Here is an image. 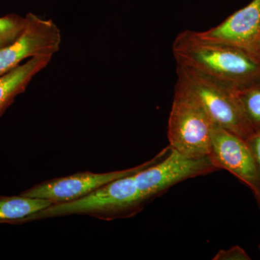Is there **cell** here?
<instances>
[{
    "label": "cell",
    "mask_w": 260,
    "mask_h": 260,
    "mask_svg": "<svg viewBox=\"0 0 260 260\" xmlns=\"http://www.w3.org/2000/svg\"><path fill=\"white\" fill-rule=\"evenodd\" d=\"M172 52L177 66L194 70L233 90L260 80L259 56L206 42L193 30H184L176 37Z\"/></svg>",
    "instance_id": "obj_1"
},
{
    "label": "cell",
    "mask_w": 260,
    "mask_h": 260,
    "mask_svg": "<svg viewBox=\"0 0 260 260\" xmlns=\"http://www.w3.org/2000/svg\"><path fill=\"white\" fill-rule=\"evenodd\" d=\"M213 122L200 102L180 84H176L169 121L171 148L184 156L209 155Z\"/></svg>",
    "instance_id": "obj_2"
},
{
    "label": "cell",
    "mask_w": 260,
    "mask_h": 260,
    "mask_svg": "<svg viewBox=\"0 0 260 260\" xmlns=\"http://www.w3.org/2000/svg\"><path fill=\"white\" fill-rule=\"evenodd\" d=\"M177 82L200 102L214 124L247 140L254 133L233 89L194 70L177 65Z\"/></svg>",
    "instance_id": "obj_3"
},
{
    "label": "cell",
    "mask_w": 260,
    "mask_h": 260,
    "mask_svg": "<svg viewBox=\"0 0 260 260\" xmlns=\"http://www.w3.org/2000/svg\"><path fill=\"white\" fill-rule=\"evenodd\" d=\"M134 175L116 179L74 201L51 205L32 215L30 220L77 214L112 215L133 211L147 201L137 186Z\"/></svg>",
    "instance_id": "obj_4"
},
{
    "label": "cell",
    "mask_w": 260,
    "mask_h": 260,
    "mask_svg": "<svg viewBox=\"0 0 260 260\" xmlns=\"http://www.w3.org/2000/svg\"><path fill=\"white\" fill-rule=\"evenodd\" d=\"M170 150L171 147L169 145L151 160L126 170L102 174L89 172H80L68 177L56 178L52 180L45 181L32 186L21 194L29 198L48 200L52 204L74 201L108 183L120 178L133 175L147 167L156 164L167 156Z\"/></svg>",
    "instance_id": "obj_5"
},
{
    "label": "cell",
    "mask_w": 260,
    "mask_h": 260,
    "mask_svg": "<svg viewBox=\"0 0 260 260\" xmlns=\"http://www.w3.org/2000/svg\"><path fill=\"white\" fill-rule=\"evenodd\" d=\"M216 171L208 156L188 158L172 148L162 160L137 173L134 177L140 192L148 200L164 194L181 181Z\"/></svg>",
    "instance_id": "obj_6"
},
{
    "label": "cell",
    "mask_w": 260,
    "mask_h": 260,
    "mask_svg": "<svg viewBox=\"0 0 260 260\" xmlns=\"http://www.w3.org/2000/svg\"><path fill=\"white\" fill-rule=\"evenodd\" d=\"M218 170L224 169L246 184L256 198L260 191V172L247 140L214 124L211 149L208 155Z\"/></svg>",
    "instance_id": "obj_7"
},
{
    "label": "cell",
    "mask_w": 260,
    "mask_h": 260,
    "mask_svg": "<svg viewBox=\"0 0 260 260\" xmlns=\"http://www.w3.org/2000/svg\"><path fill=\"white\" fill-rule=\"evenodd\" d=\"M26 25L20 37L0 49V76L15 69L25 59L54 56L60 49V29L52 20L32 13L25 15Z\"/></svg>",
    "instance_id": "obj_8"
},
{
    "label": "cell",
    "mask_w": 260,
    "mask_h": 260,
    "mask_svg": "<svg viewBox=\"0 0 260 260\" xmlns=\"http://www.w3.org/2000/svg\"><path fill=\"white\" fill-rule=\"evenodd\" d=\"M195 34L206 42L238 48L259 56L260 0H252L217 26Z\"/></svg>",
    "instance_id": "obj_9"
},
{
    "label": "cell",
    "mask_w": 260,
    "mask_h": 260,
    "mask_svg": "<svg viewBox=\"0 0 260 260\" xmlns=\"http://www.w3.org/2000/svg\"><path fill=\"white\" fill-rule=\"evenodd\" d=\"M52 56H38L22 63L15 69L0 76V116L24 93L34 77L52 59Z\"/></svg>",
    "instance_id": "obj_10"
},
{
    "label": "cell",
    "mask_w": 260,
    "mask_h": 260,
    "mask_svg": "<svg viewBox=\"0 0 260 260\" xmlns=\"http://www.w3.org/2000/svg\"><path fill=\"white\" fill-rule=\"evenodd\" d=\"M53 205L48 200L20 196H0V223H22Z\"/></svg>",
    "instance_id": "obj_11"
},
{
    "label": "cell",
    "mask_w": 260,
    "mask_h": 260,
    "mask_svg": "<svg viewBox=\"0 0 260 260\" xmlns=\"http://www.w3.org/2000/svg\"><path fill=\"white\" fill-rule=\"evenodd\" d=\"M238 102L253 133L260 132V80L234 90Z\"/></svg>",
    "instance_id": "obj_12"
},
{
    "label": "cell",
    "mask_w": 260,
    "mask_h": 260,
    "mask_svg": "<svg viewBox=\"0 0 260 260\" xmlns=\"http://www.w3.org/2000/svg\"><path fill=\"white\" fill-rule=\"evenodd\" d=\"M26 17L8 14L0 18V49L16 40L26 25Z\"/></svg>",
    "instance_id": "obj_13"
},
{
    "label": "cell",
    "mask_w": 260,
    "mask_h": 260,
    "mask_svg": "<svg viewBox=\"0 0 260 260\" xmlns=\"http://www.w3.org/2000/svg\"><path fill=\"white\" fill-rule=\"evenodd\" d=\"M213 260H250L251 257L243 248L234 246L229 249H220L214 256Z\"/></svg>",
    "instance_id": "obj_14"
},
{
    "label": "cell",
    "mask_w": 260,
    "mask_h": 260,
    "mask_svg": "<svg viewBox=\"0 0 260 260\" xmlns=\"http://www.w3.org/2000/svg\"><path fill=\"white\" fill-rule=\"evenodd\" d=\"M248 143L250 145L253 152L257 161L258 166H259L260 172V132L259 133H254L251 138L247 140ZM256 203L258 206L260 208V191L258 196L255 198Z\"/></svg>",
    "instance_id": "obj_15"
},
{
    "label": "cell",
    "mask_w": 260,
    "mask_h": 260,
    "mask_svg": "<svg viewBox=\"0 0 260 260\" xmlns=\"http://www.w3.org/2000/svg\"><path fill=\"white\" fill-rule=\"evenodd\" d=\"M258 54H259L260 57V41L259 42V44H258Z\"/></svg>",
    "instance_id": "obj_16"
},
{
    "label": "cell",
    "mask_w": 260,
    "mask_h": 260,
    "mask_svg": "<svg viewBox=\"0 0 260 260\" xmlns=\"http://www.w3.org/2000/svg\"><path fill=\"white\" fill-rule=\"evenodd\" d=\"M259 252H260V244L259 245Z\"/></svg>",
    "instance_id": "obj_17"
}]
</instances>
